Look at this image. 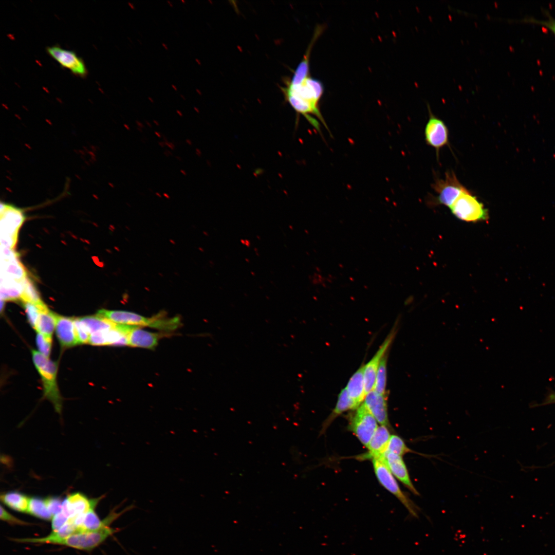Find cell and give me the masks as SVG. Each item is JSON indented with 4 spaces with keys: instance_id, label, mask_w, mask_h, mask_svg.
I'll return each mask as SVG.
<instances>
[{
    "instance_id": "1",
    "label": "cell",
    "mask_w": 555,
    "mask_h": 555,
    "mask_svg": "<svg viewBox=\"0 0 555 555\" xmlns=\"http://www.w3.org/2000/svg\"><path fill=\"white\" fill-rule=\"evenodd\" d=\"M314 42H310L293 75L290 78L284 79V85L281 88L285 99L294 110L305 117L320 132L319 122L311 116H317L327 128L319 107L324 87L321 81L312 78L309 73V57Z\"/></svg>"
},
{
    "instance_id": "2",
    "label": "cell",
    "mask_w": 555,
    "mask_h": 555,
    "mask_svg": "<svg viewBox=\"0 0 555 555\" xmlns=\"http://www.w3.org/2000/svg\"><path fill=\"white\" fill-rule=\"evenodd\" d=\"M119 529L106 526L92 531L74 533L64 538L48 535L40 538L14 539L18 543H44L63 545L82 550H91L97 547Z\"/></svg>"
},
{
    "instance_id": "3",
    "label": "cell",
    "mask_w": 555,
    "mask_h": 555,
    "mask_svg": "<svg viewBox=\"0 0 555 555\" xmlns=\"http://www.w3.org/2000/svg\"><path fill=\"white\" fill-rule=\"evenodd\" d=\"M97 314L118 324L147 326L164 330L176 329L180 324L178 317L163 318L161 314L150 318L131 311L104 309L99 310Z\"/></svg>"
},
{
    "instance_id": "4",
    "label": "cell",
    "mask_w": 555,
    "mask_h": 555,
    "mask_svg": "<svg viewBox=\"0 0 555 555\" xmlns=\"http://www.w3.org/2000/svg\"><path fill=\"white\" fill-rule=\"evenodd\" d=\"M34 365L41 376L44 387V396L53 405L59 414L62 410V398L57 382V364L39 351L32 350Z\"/></svg>"
},
{
    "instance_id": "5",
    "label": "cell",
    "mask_w": 555,
    "mask_h": 555,
    "mask_svg": "<svg viewBox=\"0 0 555 555\" xmlns=\"http://www.w3.org/2000/svg\"><path fill=\"white\" fill-rule=\"evenodd\" d=\"M0 214L1 246L12 249L16 243L18 231L26 218L24 211L1 201Z\"/></svg>"
},
{
    "instance_id": "6",
    "label": "cell",
    "mask_w": 555,
    "mask_h": 555,
    "mask_svg": "<svg viewBox=\"0 0 555 555\" xmlns=\"http://www.w3.org/2000/svg\"><path fill=\"white\" fill-rule=\"evenodd\" d=\"M449 208L456 218L463 221L478 222L489 218L488 210L468 190L462 193Z\"/></svg>"
},
{
    "instance_id": "7",
    "label": "cell",
    "mask_w": 555,
    "mask_h": 555,
    "mask_svg": "<svg viewBox=\"0 0 555 555\" xmlns=\"http://www.w3.org/2000/svg\"><path fill=\"white\" fill-rule=\"evenodd\" d=\"M372 461L375 473L379 483L397 498L411 516L418 518L419 508L401 490L393 474L385 464L383 457L372 459Z\"/></svg>"
},
{
    "instance_id": "8",
    "label": "cell",
    "mask_w": 555,
    "mask_h": 555,
    "mask_svg": "<svg viewBox=\"0 0 555 555\" xmlns=\"http://www.w3.org/2000/svg\"><path fill=\"white\" fill-rule=\"evenodd\" d=\"M431 186L438 194L436 203L449 207L468 190L460 182L453 171H447L444 179L436 178Z\"/></svg>"
},
{
    "instance_id": "9",
    "label": "cell",
    "mask_w": 555,
    "mask_h": 555,
    "mask_svg": "<svg viewBox=\"0 0 555 555\" xmlns=\"http://www.w3.org/2000/svg\"><path fill=\"white\" fill-rule=\"evenodd\" d=\"M378 427L376 419L363 403L356 409L349 423L350 430L366 447Z\"/></svg>"
},
{
    "instance_id": "10",
    "label": "cell",
    "mask_w": 555,
    "mask_h": 555,
    "mask_svg": "<svg viewBox=\"0 0 555 555\" xmlns=\"http://www.w3.org/2000/svg\"><path fill=\"white\" fill-rule=\"evenodd\" d=\"M47 53L62 67L68 69L74 75L84 77L87 74L86 65L82 59L73 51L52 46L46 48Z\"/></svg>"
},
{
    "instance_id": "11",
    "label": "cell",
    "mask_w": 555,
    "mask_h": 555,
    "mask_svg": "<svg viewBox=\"0 0 555 555\" xmlns=\"http://www.w3.org/2000/svg\"><path fill=\"white\" fill-rule=\"evenodd\" d=\"M429 107V118L424 128L425 140L427 144L435 148L438 153L440 148L448 144L449 131L445 122L435 117Z\"/></svg>"
},
{
    "instance_id": "12",
    "label": "cell",
    "mask_w": 555,
    "mask_h": 555,
    "mask_svg": "<svg viewBox=\"0 0 555 555\" xmlns=\"http://www.w3.org/2000/svg\"><path fill=\"white\" fill-rule=\"evenodd\" d=\"M396 334V326H394L373 358L368 363L364 365V380L366 395L374 390L376 374L379 364L383 357L386 354V351L393 342Z\"/></svg>"
},
{
    "instance_id": "13",
    "label": "cell",
    "mask_w": 555,
    "mask_h": 555,
    "mask_svg": "<svg viewBox=\"0 0 555 555\" xmlns=\"http://www.w3.org/2000/svg\"><path fill=\"white\" fill-rule=\"evenodd\" d=\"M1 278L22 281L27 272L20 262L18 255L12 249L1 247Z\"/></svg>"
},
{
    "instance_id": "14",
    "label": "cell",
    "mask_w": 555,
    "mask_h": 555,
    "mask_svg": "<svg viewBox=\"0 0 555 555\" xmlns=\"http://www.w3.org/2000/svg\"><path fill=\"white\" fill-rule=\"evenodd\" d=\"M104 497V495H102L98 498L89 499L81 493L75 492L69 494L63 500L62 510L68 517L84 514L91 509L95 508Z\"/></svg>"
},
{
    "instance_id": "15",
    "label": "cell",
    "mask_w": 555,
    "mask_h": 555,
    "mask_svg": "<svg viewBox=\"0 0 555 555\" xmlns=\"http://www.w3.org/2000/svg\"><path fill=\"white\" fill-rule=\"evenodd\" d=\"M383 460L393 475L406 488L414 494L420 495L410 479L408 470L402 456L386 452L383 456Z\"/></svg>"
},
{
    "instance_id": "16",
    "label": "cell",
    "mask_w": 555,
    "mask_h": 555,
    "mask_svg": "<svg viewBox=\"0 0 555 555\" xmlns=\"http://www.w3.org/2000/svg\"><path fill=\"white\" fill-rule=\"evenodd\" d=\"M363 404L381 425L390 427L386 396L380 395L373 390L366 394Z\"/></svg>"
},
{
    "instance_id": "17",
    "label": "cell",
    "mask_w": 555,
    "mask_h": 555,
    "mask_svg": "<svg viewBox=\"0 0 555 555\" xmlns=\"http://www.w3.org/2000/svg\"><path fill=\"white\" fill-rule=\"evenodd\" d=\"M55 331L57 338L62 346L71 347L79 344L74 318L57 315Z\"/></svg>"
},
{
    "instance_id": "18",
    "label": "cell",
    "mask_w": 555,
    "mask_h": 555,
    "mask_svg": "<svg viewBox=\"0 0 555 555\" xmlns=\"http://www.w3.org/2000/svg\"><path fill=\"white\" fill-rule=\"evenodd\" d=\"M160 335L131 326L127 335V345L153 349L158 344Z\"/></svg>"
},
{
    "instance_id": "19",
    "label": "cell",
    "mask_w": 555,
    "mask_h": 555,
    "mask_svg": "<svg viewBox=\"0 0 555 555\" xmlns=\"http://www.w3.org/2000/svg\"><path fill=\"white\" fill-rule=\"evenodd\" d=\"M391 436L387 427L379 426L366 447L368 450L366 457L372 459L383 457L387 451Z\"/></svg>"
},
{
    "instance_id": "20",
    "label": "cell",
    "mask_w": 555,
    "mask_h": 555,
    "mask_svg": "<svg viewBox=\"0 0 555 555\" xmlns=\"http://www.w3.org/2000/svg\"><path fill=\"white\" fill-rule=\"evenodd\" d=\"M364 365H361L349 379L345 386L349 396L358 408L366 396L364 380Z\"/></svg>"
},
{
    "instance_id": "21",
    "label": "cell",
    "mask_w": 555,
    "mask_h": 555,
    "mask_svg": "<svg viewBox=\"0 0 555 555\" xmlns=\"http://www.w3.org/2000/svg\"><path fill=\"white\" fill-rule=\"evenodd\" d=\"M357 409L354 402L349 396L347 390L345 387L340 391L336 405L332 412L323 423L321 433L324 432L339 415L349 410Z\"/></svg>"
},
{
    "instance_id": "22",
    "label": "cell",
    "mask_w": 555,
    "mask_h": 555,
    "mask_svg": "<svg viewBox=\"0 0 555 555\" xmlns=\"http://www.w3.org/2000/svg\"><path fill=\"white\" fill-rule=\"evenodd\" d=\"M1 501L10 508L23 513H28L30 498L17 492L9 491L1 494Z\"/></svg>"
},
{
    "instance_id": "23",
    "label": "cell",
    "mask_w": 555,
    "mask_h": 555,
    "mask_svg": "<svg viewBox=\"0 0 555 555\" xmlns=\"http://www.w3.org/2000/svg\"><path fill=\"white\" fill-rule=\"evenodd\" d=\"M57 315L47 307L40 310L38 320L34 329L37 332L52 338L56 326Z\"/></svg>"
},
{
    "instance_id": "24",
    "label": "cell",
    "mask_w": 555,
    "mask_h": 555,
    "mask_svg": "<svg viewBox=\"0 0 555 555\" xmlns=\"http://www.w3.org/2000/svg\"><path fill=\"white\" fill-rule=\"evenodd\" d=\"M23 290L22 281L1 278V299L13 301L21 299Z\"/></svg>"
},
{
    "instance_id": "25",
    "label": "cell",
    "mask_w": 555,
    "mask_h": 555,
    "mask_svg": "<svg viewBox=\"0 0 555 555\" xmlns=\"http://www.w3.org/2000/svg\"><path fill=\"white\" fill-rule=\"evenodd\" d=\"M80 319L86 327L90 335L100 331L109 330L117 325V324L97 314Z\"/></svg>"
},
{
    "instance_id": "26",
    "label": "cell",
    "mask_w": 555,
    "mask_h": 555,
    "mask_svg": "<svg viewBox=\"0 0 555 555\" xmlns=\"http://www.w3.org/2000/svg\"><path fill=\"white\" fill-rule=\"evenodd\" d=\"M28 513L40 519L52 520L53 515L48 510L45 499L33 497L30 499Z\"/></svg>"
},
{
    "instance_id": "27",
    "label": "cell",
    "mask_w": 555,
    "mask_h": 555,
    "mask_svg": "<svg viewBox=\"0 0 555 555\" xmlns=\"http://www.w3.org/2000/svg\"><path fill=\"white\" fill-rule=\"evenodd\" d=\"M23 290L21 300L22 302H29L36 305L45 304L42 301L39 292L32 281L26 276L23 280Z\"/></svg>"
},
{
    "instance_id": "28",
    "label": "cell",
    "mask_w": 555,
    "mask_h": 555,
    "mask_svg": "<svg viewBox=\"0 0 555 555\" xmlns=\"http://www.w3.org/2000/svg\"><path fill=\"white\" fill-rule=\"evenodd\" d=\"M387 358V356L386 354L381 359L377 372L373 390L377 394L382 396H386Z\"/></svg>"
},
{
    "instance_id": "29",
    "label": "cell",
    "mask_w": 555,
    "mask_h": 555,
    "mask_svg": "<svg viewBox=\"0 0 555 555\" xmlns=\"http://www.w3.org/2000/svg\"><path fill=\"white\" fill-rule=\"evenodd\" d=\"M543 12L546 16L545 20H539L532 17H524L516 21L521 23L536 24L546 27L555 36V18L546 9H543Z\"/></svg>"
},
{
    "instance_id": "30",
    "label": "cell",
    "mask_w": 555,
    "mask_h": 555,
    "mask_svg": "<svg viewBox=\"0 0 555 555\" xmlns=\"http://www.w3.org/2000/svg\"><path fill=\"white\" fill-rule=\"evenodd\" d=\"M386 452L402 456L408 453H415L407 447L403 439L396 435L391 436Z\"/></svg>"
},
{
    "instance_id": "31",
    "label": "cell",
    "mask_w": 555,
    "mask_h": 555,
    "mask_svg": "<svg viewBox=\"0 0 555 555\" xmlns=\"http://www.w3.org/2000/svg\"><path fill=\"white\" fill-rule=\"evenodd\" d=\"M37 333L36 342L39 352L48 358L51 351L52 338Z\"/></svg>"
},
{
    "instance_id": "32",
    "label": "cell",
    "mask_w": 555,
    "mask_h": 555,
    "mask_svg": "<svg viewBox=\"0 0 555 555\" xmlns=\"http://www.w3.org/2000/svg\"><path fill=\"white\" fill-rule=\"evenodd\" d=\"M23 305L26 313L30 324L34 328L39 318L40 308L39 306L27 302H23Z\"/></svg>"
},
{
    "instance_id": "33",
    "label": "cell",
    "mask_w": 555,
    "mask_h": 555,
    "mask_svg": "<svg viewBox=\"0 0 555 555\" xmlns=\"http://www.w3.org/2000/svg\"><path fill=\"white\" fill-rule=\"evenodd\" d=\"M75 326L79 343H88L90 335L80 318L75 319Z\"/></svg>"
},
{
    "instance_id": "34",
    "label": "cell",
    "mask_w": 555,
    "mask_h": 555,
    "mask_svg": "<svg viewBox=\"0 0 555 555\" xmlns=\"http://www.w3.org/2000/svg\"><path fill=\"white\" fill-rule=\"evenodd\" d=\"M44 499L47 508L53 516L61 511L63 503L61 498L49 496Z\"/></svg>"
},
{
    "instance_id": "35",
    "label": "cell",
    "mask_w": 555,
    "mask_h": 555,
    "mask_svg": "<svg viewBox=\"0 0 555 555\" xmlns=\"http://www.w3.org/2000/svg\"><path fill=\"white\" fill-rule=\"evenodd\" d=\"M0 519L3 521L6 522L12 525H25L29 524L28 523L20 520L11 514L7 511H6V509L4 508L2 506H1Z\"/></svg>"
},
{
    "instance_id": "36",
    "label": "cell",
    "mask_w": 555,
    "mask_h": 555,
    "mask_svg": "<svg viewBox=\"0 0 555 555\" xmlns=\"http://www.w3.org/2000/svg\"><path fill=\"white\" fill-rule=\"evenodd\" d=\"M555 403V393H551L546 399L543 404Z\"/></svg>"
},
{
    "instance_id": "37",
    "label": "cell",
    "mask_w": 555,
    "mask_h": 555,
    "mask_svg": "<svg viewBox=\"0 0 555 555\" xmlns=\"http://www.w3.org/2000/svg\"><path fill=\"white\" fill-rule=\"evenodd\" d=\"M165 145L168 146L170 149H171L172 150H173L174 149V148H175L174 145L171 142L166 141V142H165Z\"/></svg>"
},
{
    "instance_id": "38",
    "label": "cell",
    "mask_w": 555,
    "mask_h": 555,
    "mask_svg": "<svg viewBox=\"0 0 555 555\" xmlns=\"http://www.w3.org/2000/svg\"><path fill=\"white\" fill-rule=\"evenodd\" d=\"M136 123L137 125L139 126V127L142 128V127H144L143 124L141 122L136 120Z\"/></svg>"
},
{
    "instance_id": "39",
    "label": "cell",
    "mask_w": 555,
    "mask_h": 555,
    "mask_svg": "<svg viewBox=\"0 0 555 555\" xmlns=\"http://www.w3.org/2000/svg\"><path fill=\"white\" fill-rule=\"evenodd\" d=\"M4 306V301L1 299V311L3 310V306Z\"/></svg>"
},
{
    "instance_id": "40",
    "label": "cell",
    "mask_w": 555,
    "mask_h": 555,
    "mask_svg": "<svg viewBox=\"0 0 555 555\" xmlns=\"http://www.w3.org/2000/svg\"><path fill=\"white\" fill-rule=\"evenodd\" d=\"M127 4L131 7V9H132L133 10H135V7H134V5L132 3H131L130 2H128Z\"/></svg>"
},
{
    "instance_id": "41",
    "label": "cell",
    "mask_w": 555,
    "mask_h": 555,
    "mask_svg": "<svg viewBox=\"0 0 555 555\" xmlns=\"http://www.w3.org/2000/svg\"><path fill=\"white\" fill-rule=\"evenodd\" d=\"M176 113H177L178 114V115H179V116H180V117H182V116H183V114H182V112H181L180 110H178V109H177V110H176Z\"/></svg>"
},
{
    "instance_id": "42",
    "label": "cell",
    "mask_w": 555,
    "mask_h": 555,
    "mask_svg": "<svg viewBox=\"0 0 555 555\" xmlns=\"http://www.w3.org/2000/svg\"><path fill=\"white\" fill-rule=\"evenodd\" d=\"M186 142L190 145H191L192 144L191 140L188 139H186Z\"/></svg>"
},
{
    "instance_id": "43",
    "label": "cell",
    "mask_w": 555,
    "mask_h": 555,
    "mask_svg": "<svg viewBox=\"0 0 555 555\" xmlns=\"http://www.w3.org/2000/svg\"><path fill=\"white\" fill-rule=\"evenodd\" d=\"M162 46L164 48L165 50H168V47L165 43H162Z\"/></svg>"
},
{
    "instance_id": "44",
    "label": "cell",
    "mask_w": 555,
    "mask_h": 555,
    "mask_svg": "<svg viewBox=\"0 0 555 555\" xmlns=\"http://www.w3.org/2000/svg\"><path fill=\"white\" fill-rule=\"evenodd\" d=\"M180 171L181 173V174H182V175H184V176L187 175V173H186V172L185 171H184L183 170H180Z\"/></svg>"
},
{
    "instance_id": "45",
    "label": "cell",
    "mask_w": 555,
    "mask_h": 555,
    "mask_svg": "<svg viewBox=\"0 0 555 555\" xmlns=\"http://www.w3.org/2000/svg\"><path fill=\"white\" fill-rule=\"evenodd\" d=\"M155 134L158 137H159V138L161 137L160 134L159 133H158V132H155Z\"/></svg>"
},
{
    "instance_id": "46",
    "label": "cell",
    "mask_w": 555,
    "mask_h": 555,
    "mask_svg": "<svg viewBox=\"0 0 555 555\" xmlns=\"http://www.w3.org/2000/svg\"><path fill=\"white\" fill-rule=\"evenodd\" d=\"M171 86H172V88H173V89H174V90H175V91H177V86H175V85H174V84H172V85H171Z\"/></svg>"
},
{
    "instance_id": "47",
    "label": "cell",
    "mask_w": 555,
    "mask_h": 555,
    "mask_svg": "<svg viewBox=\"0 0 555 555\" xmlns=\"http://www.w3.org/2000/svg\"><path fill=\"white\" fill-rule=\"evenodd\" d=\"M159 145H160V146H161V147H163V146H164V145H165V142H159Z\"/></svg>"
},
{
    "instance_id": "48",
    "label": "cell",
    "mask_w": 555,
    "mask_h": 555,
    "mask_svg": "<svg viewBox=\"0 0 555 555\" xmlns=\"http://www.w3.org/2000/svg\"><path fill=\"white\" fill-rule=\"evenodd\" d=\"M148 99H149V101H150V102H151V103H154V100H153V98H151V97H148Z\"/></svg>"
},
{
    "instance_id": "49",
    "label": "cell",
    "mask_w": 555,
    "mask_h": 555,
    "mask_svg": "<svg viewBox=\"0 0 555 555\" xmlns=\"http://www.w3.org/2000/svg\"><path fill=\"white\" fill-rule=\"evenodd\" d=\"M153 122L154 123V124H155V125H157V126L159 125V122H158L157 121H156V120H153Z\"/></svg>"
},
{
    "instance_id": "50",
    "label": "cell",
    "mask_w": 555,
    "mask_h": 555,
    "mask_svg": "<svg viewBox=\"0 0 555 555\" xmlns=\"http://www.w3.org/2000/svg\"><path fill=\"white\" fill-rule=\"evenodd\" d=\"M167 3H168L169 4V6H170V7H173V5L172 4V3H171V2H170V1H167Z\"/></svg>"
},
{
    "instance_id": "51",
    "label": "cell",
    "mask_w": 555,
    "mask_h": 555,
    "mask_svg": "<svg viewBox=\"0 0 555 555\" xmlns=\"http://www.w3.org/2000/svg\"><path fill=\"white\" fill-rule=\"evenodd\" d=\"M163 195H164V196L166 197V198H170L169 195L168 194L165 193H163Z\"/></svg>"
},
{
    "instance_id": "52",
    "label": "cell",
    "mask_w": 555,
    "mask_h": 555,
    "mask_svg": "<svg viewBox=\"0 0 555 555\" xmlns=\"http://www.w3.org/2000/svg\"><path fill=\"white\" fill-rule=\"evenodd\" d=\"M124 126L127 130H130V126L128 125L124 124Z\"/></svg>"
},
{
    "instance_id": "53",
    "label": "cell",
    "mask_w": 555,
    "mask_h": 555,
    "mask_svg": "<svg viewBox=\"0 0 555 555\" xmlns=\"http://www.w3.org/2000/svg\"><path fill=\"white\" fill-rule=\"evenodd\" d=\"M145 122L149 127H151L152 126L151 124L149 122L146 121Z\"/></svg>"
},
{
    "instance_id": "54",
    "label": "cell",
    "mask_w": 555,
    "mask_h": 555,
    "mask_svg": "<svg viewBox=\"0 0 555 555\" xmlns=\"http://www.w3.org/2000/svg\"><path fill=\"white\" fill-rule=\"evenodd\" d=\"M194 110H195V111H196V112H197V113H199V110H198V108H197V107H194Z\"/></svg>"
},
{
    "instance_id": "55",
    "label": "cell",
    "mask_w": 555,
    "mask_h": 555,
    "mask_svg": "<svg viewBox=\"0 0 555 555\" xmlns=\"http://www.w3.org/2000/svg\"><path fill=\"white\" fill-rule=\"evenodd\" d=\"M195 61L198 64H200V62L199 60L198 59H196Z\"/></svg>"
},
{
    "instance_id": "56",
    "label": "cell",
    "mask_w": 555,
    "mask_h": 555,
    "mask_svg": "<svg viewBox=\"0 0 555 555\" xmlns=\"http://www.w3.org/2000/svg\"><path fill=\"white\" fill-rule=\"evenodd\" d=\"M196 92H197V93H198V94H199V95H201V92H200V90H199V89H196Z\"/></svg>"
},
{
    "instance_id": "57",
    "label": "cell",
    "mask_w": 555,
    "mask_h": 555,
    "mask_svg": "<svg viewBox=\"0 0 555 555\" xmlns=\"http://www.w3.org/2000/svg\"><path fill=\"white\" fill-rule=\"evenodd\" d=\"M180 96L182 98V99L183 100H186V98H184V97L182 94H180Z\"/></svg>"
},
{
    "instance_id": "58",
    "label": "cell",
    "mask_w": 555,
    "mask_h": 555,
    "mask_svg": "<svg viewBox=\"0 0 555 555\" xmlns=\"http://www.w3.org/2000/svg\"><path fill=\"white\" fill-rule=\"evenodd\" d=\"M156 195H158L159 197H161V195H160L159 193H156Z\"/></svg>"
},
{
    "instance_id": "59",
    "label": "cell",
    "mask_w": 555,
    "mask_h": 555,
    "mask_svg": "<svg viewBox=\"0 0 555 555\" xmlns=\"http://www.w3.org/2000/svg\"><path fill=\"white\" fill-rule=\"evenodd\" d=\"M181 2H182V3H186V1H184V0H181Z\"/></svg>"
}]
</instances>
